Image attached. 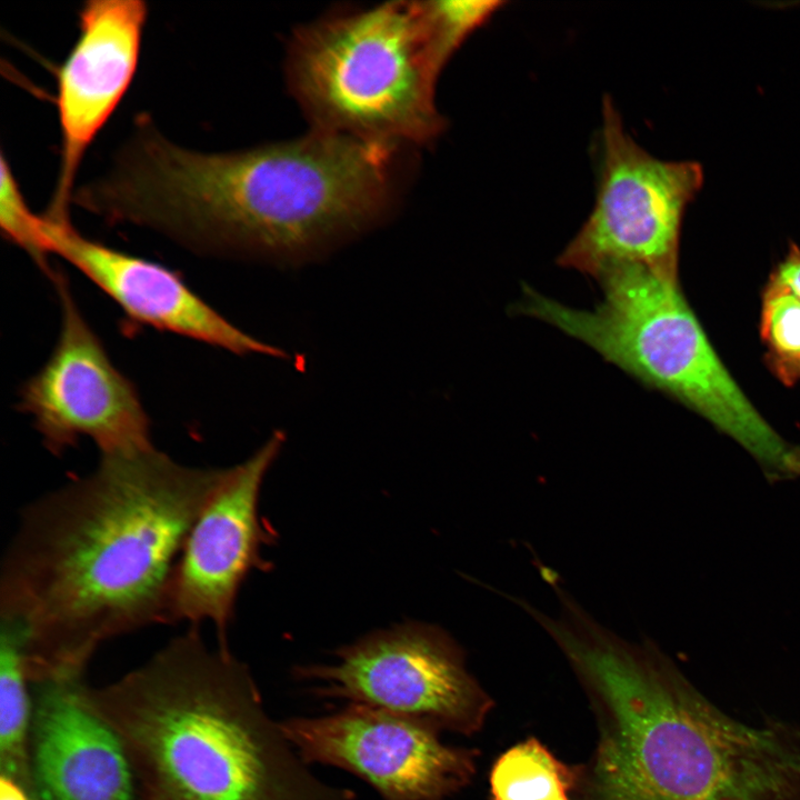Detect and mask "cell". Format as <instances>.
Listing matches in <instances>:
<instances>
[{
  "label": "cell",
  "mask_w": 800,
  "mask_h": 800,
  "mask_svg": "<svg viewBox=\"0 0 800 800\" xmlns=\"http://www.w3.org/2000/svg\"><path fill=\"white\" fill-rule=\"evenodd\" d=\"M226 472L154 447L96 469L20 511L0 572V621L20 631L31 684L84 676L107 641L166 623L184 540Z\"/></svg>",
  "instance_id": "1"
},
{
  "label": "cell",
  "mask_w": 800,
  "mask_h": 800,
  "mask_svg": "<svg viewBox=\"0 0 800 800\" xmlns=\"http://www.w3.org/2000/svg\"><path fill=\"white\" fill-rule=\"evenodd\" d=\"M401 146L313 130L246 150L182 147L146 114L94 189L113 224L159 231L196 251L304 262L388 213Z\"/></svg>",
  "instance_id": "2"
},
{
  "label": "cell",
  "mask_w": 800,
  "mask_h": 800,
  "mask_svg": "<svg viewBox=\"0 0 800 800\" xmlns=\"http://www.w3.org/2000/svg\"><path fill=\"white\" fill-rule=\"evenodd\" d=\"M87 704L118 736L138 800H353L319 779L264 709L249 667L199 626Z\"/></svg>",
  "instance_id": "3"
},
{
  "label": "cell",
  "mask_w": 800,
  "mask_h": 800,
  "mask_svg": "<svg viewBox=\"0 0 800 800\" xmlns=\"http://www.w3.org/2000/svg\"><path fill=\"white\" fill-rule=\"evenodd\" d=\"M566 656L608 711L590 800H800V727L749 726L602 626Z\"/></svg>",
  "instance_id": "4"
},
{
  "label": "cell",
  "mask_w": 800,
  "mask_h": 800,
  "mask_svg": "<svg viewBox=\"0 0 800 800\" xmlns=\"http://www.w3.org/2000/svg\"><path fill=\"white\" fill-rule=\"evenodd\" d=\"M593 310L561 304L524 287L519 312L543 320L660 390L741 444L773 478L800 474V449L760 414L724 367L681 293L678 277L639 266L597 278Z\"/></svg>",
  "instance_id": "5"
},
{
  "label": "cell",
  "mask_w": 800,
  "mask_h": 800,
  "mask_svg": "<svg viewBox=\"0 0 800 800\" xmlns=\"http://www.w3.org/2000/svg\"><path fill=\"white\" fill-rule=\"evenodd\" d=\"M313 130L394 144L433 141L446 122L414 1L387 2L302 27L286 63Z\"/></svg>",
  "instance_id": "6"
},
{
  "label": "cell",
  "mask_w": 800,
  "mask_h": 800,
  "mask_svg": "<svg viewBox=\"0 0 800 800\" xmlns=\"http://www.w3.org/2000/svg\"><path fill=\"white\" fill-rule=\"evenodd\" d=\"M600 142L593 208L558 263L594 278L622 266L677 277L682 217L702 187V167L650 154L610 97L603 98Z\"/></svg>",
  "instance_id": "7"
},
{
  "label": "cell",
  "mask_w": 800,
  "mask_h": 800,
  "mask_svg": "<svg viewBox=\"0 0 800 800\" xmlns=\"http://www.w3.org/2000/svg\"><path fill=\"white\" fill-rule=\"evenodd\" d=\"M330 664L298 666L292 676L312 694L380 709L434 729L469 730L481 694L460 648L433 624L404 622L334 651Z\"/></svg>",
  "instance_id": "8"
},
{
  "label": "cell",
  "mask_w": 800,
  "mask_h": 800,
  "mask_svg": "<svg viewBox=\"0 0 800 800\" xmlns=\"http://www.w3.org/2000/svg\"><path fill=\"white\" fill-rule=\"evenodd\" d=\"M60 308L59 339L46 363L20 391L44 447L60 454L90 438L101 454L153 447L150 421L133 383L112 363L104 346L60 272L51 274Z\"/></svg>",
  "instance_id": "9"
},
{
  "label": "cell",
  "mask_w": 800,
  "mask_h": 800,
  "mask_svg": "<svg viewBox=\"0 0 800 800\" xmlns=\"http://www.w3.org/2000/svg\"><path fill=\"white\" fill-rule=\"evenodd\" d=\"M286 434L276 430L250 458L226 468L224 476L193 522L173 569L166 623L211 622L218 643L227 631L239 590L252 570L272 564L261 547L276 541V531L259 514V496Z\"/></svg>",
  "instance_id": "10"
},
{
  "label": "cell",
  "mask_w": 800,
  "mask_h": 800,
  "mask_svg": "<svg viewBox=\"0 0 800 800\" xmlns=\"http://www.w3.org/2000/svg\"><path fill=\"white\" fill-rule=\"evenodd\" d=\"M279 724L307 764L346 770L383 800H446L471 772L469 753L443 744L437 729L368 706Z\"/></svg>",
  "instance_id": "11"
},
{
  "label": "cell",
  "mask_w": 800,
  "mask_h": 800,
  "mask_svg": "<svg viewBox=\"0 0 800 800\" xmlns=\"http://www.w3.org/2000/svg\"><path fill=\"white\" fill-rule=\"evenodd\" d=\"M148 9L140 0H90L79 11V32L57 70L60 164L43 213L70 220L84 153L112 116L134 77Z\"/></svg>",
  "instance_id": "12"
},
{
  "label": "cell",
  "mask_w": 800,
  "mask_h": 800,
  "mask_svg": "<svg viewBox=\"0 0 800 800\" xmlns=\"http://www.w3.org/2000/svg\"><path fill=\"white\" fill-rule=\"evenodd\" d=\"M46 249L59 256L122 310L128 319L237 354L287 358L279 348L246 333L200 298L178 272L89 239L70 221L42 214Z\"/></svg>",
  "instance_id": "13"
},
{
  "label": "cell",
  "mask_w": 800,
  "mask_h": 800,
  "mask_svg": "<svg viewBox=\"0 0 800 800\" xmlns=\"http://www.w3.org/2000/svg\"><path fill=\"white\" fill-rule=\"evenodd\" d=\"M84 676L31 684L36 800H136L121 741L87 704Z\"/></svg>",
  "instance_id": "14"
},
{
  "label": "cell",
  "mask_w": 800,
  "mask_h": 800,
  "mask_svg": "<svg viewBox=\"0 0 800 800\" xmlns=\"http://www.w3.org/2000/svg\"><path fill=\"white\" fill-rule=\"evenodd\" d=\"M0 769L33 800L30 764L31 684L18 628L0 621Z\"/></svg>",
  "instance_id": "15"
},
{
  "label": "cell",
  "mask_w": 800,
  "mask_h": 800,
  "mask_svg": "<svg viewBox=\"0 0 800 800\" xmlns=\"http://www.w3.org/2000/svg\"><path fill=\"white\" fill-rule=\"evenodd\" d=\"M490 782L494 800H553L567 794L573 776L542 744L530 739L498 759Z\"/></svg>",
  "instance_id": "16"
},
{
  "label": "cell",
  "mask_w": 800,
  "mask_h": 800,
  "mask_svg": "<svg viewBox=\"0 0 800 800\" xmlns=\"http://www.w3.org/2000/svg\"><path fill=\"white\" fill-rule=\"evenodd\" d=\"M760 334L774 377L788 387L800 382V297L772 279L762 293Z\"/></svg>",
  "instance_id": "17"
},
{
  "label": "cell",
  "mask_w": 800,
  "mask_h": 800,
  "mask_svg": "<svg viewBox=\"0 0 800 800\" xmlns=\"http://www.w3.org/2000/svg\"><path fill=\"white\" fill-rule=\"evenodd\" d=\"M431 61L442 71L463 41L482 26L502 1H414Z\"/></svg>",
  "instance_id": "18"
},
{
  "label": "cell",
  "mask_w": 800,
  "mask_h": 800,
  "mask_svg": "<svg viewBox=\"0 0 800 800\" xmlns=\"http://www.w3.org/2000/svg\"><path fill=\"white\" fill-rule=\"evenodd\" d=\"M0 227L4 238L24 250L49 276L48 252L42 232V214L27 204L4 153L0 159Z\"/></svg>",
  "instance_id": "19"
},
{
  "label": "cell",
  "mask_w": 800,
  "mask_h": 800,
  "mask_svg": "<svg viewBox=\"0 0 800 800\" xmlns=\"http://www.w3.org/2000/svg\"><path fill=\"white\" fill-rule=\"evenodd\" d=\"M769 279H772L800 297V248L790 243L784 258L774 268Z\"/></svg>",
  "instance_id": "20"
},
{
  "label": "cell",
  "mask_w": 800,
  "mask_h": 800,
  "mask_svg": "<svg viewBox=\"0 0 800 800\" xmlns=\"http://www.w3.org/2000/svg\"><path fill=\"white\" fill-rule=\"evenodd\" d=\"M0 800H33L16 781L0 776Z\"/></svg>",
  "instance_id": "21"
},
{
  "label": "cell",
  "mask_w": 800,
  "mask_h": 800,
  "mask_svg": "<svg viewBox=\"0 0 800 800\" xmlns=\"http://www.w3.org/2000/svg\"><path fill=\"white\" fill-rule=\"evenodd\" d=\"M553 800H569V799L567 798V796H562V797L556 798Z\"/></svg>",
  "instance_id": "22"
}]
</instances>
